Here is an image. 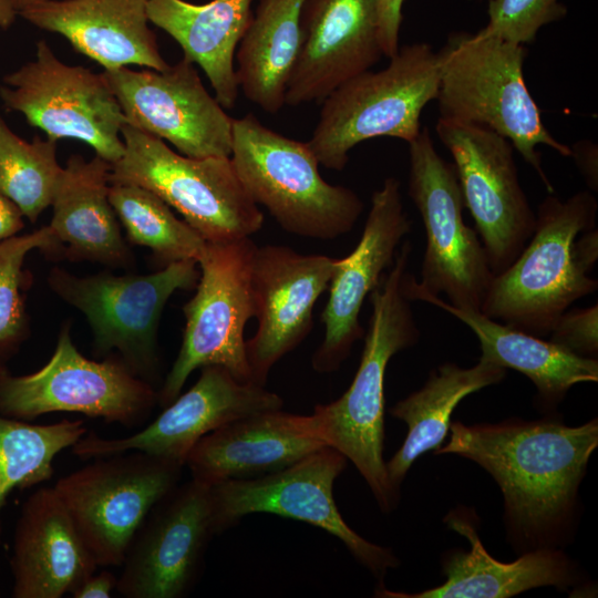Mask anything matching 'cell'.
<instances>
[{"instance_id":"14","label":"cell","mask_w":598,"mask_h":598,"mask_svg":"<svg viewBox=\"0 0 598 598\" xmlns=\"http://www.w3.org/2000/svg\"><path fill=\"white\" fill-rule=\"evenodd\" d=\"M0 97L49 138L83 141L111 164L124 154L127 120L103 73L63 63L43 40L33 61L3 76Z\"/></svg>"},{"instance_id":"34","label":"cell","mask_w":598,"mask_h":598,"mask_svg":"<svg viewBox=\"0 0 598 598\" xmlns=\"http://www.w3.org/2000/svg\"><path fill=\"white\" fill-rule=\"evenodd\" d=\"M60 247L50 226L0 240V359L11 354L29 333L22 293L27 255L34 249L52 252Z\"/></svg>"},{"instance_id":"26","label":"cell","mask_w":598,"mask_h":598,"mask_svg":"<svg viewBox=\"0 0 598 598\" xmlns=\"http://www.w3.org/2000/svg\"><path fill=\"white\" fill-rule=\"evenodd\" d=\"M404 292L411 301L437 307L466 324L480 341L481 360L526 375L537 390L544 408H555L578 383L598 381V361L576 355L558 344L498 322L480 310L456 308L440 296L416 286L410 271Z\"/></svg>"},{"instance_id":"1","label":"cell","mask_w":598,"mask_h":598,"mask_svg":"<svg viewBox=\"0 0 598 598\" xmlns=\"http://www.w3.org/2000/svg\"><path fill=\"white\" fill-rule=\"evenodd\" d=\"M436 454H456L492 475L504 497L512 540L525 548L555 547L573 522L578 488L598 445L594 419L578 426L558 420H509L450 425Z\"/></svg>"},{"instance_id":"25","label":"cell","mask_w":598,"mask_h":598,"mask_svg":"<svg viewBox=\"0 0 598 598\" xmlns=\"http://www.w3.org/2000/svg\"><path fill=\"white\" fill-rule=\"evenodd\" d=\"M445 522L463 535L471 549L454 550L443 560L446 580L420 592L392 591L380 582L375 596L386 598H507L526 590L554 586L566 589L576 581L573 561L555 547L527 550L511 563L493 558L484 548L472 516L463 509L450 513Z\"/></svg>"},{"instance_id":"39","label":"cell","mask_w":598,"mask_h":598,"mask_svg":"<svg viewBox=\"0 0 598 598\" xmlns=\"http://www.w3.org/2000/svg\"><path fill=\"white\" fill-rule=\"evenodd\" d=\"M117 577L109 570L91 575L73 594L74 598H109L116 589Z\"/></svg>"},{"instance_id":"24","label":"cell","mask_w":598,"mask_h":598,"mask_svg":"<svg viewBox=\"0 0 598 598\" xmlns=\"http://www.w3.org/2000/svg\"><path fill=\"white\" fill-rule=\"evenodd\" d=\"M148 0H44L19 12L31 24L64 37L105 70L135 64L156 71L169 64L148 27Z\"/></svg>"},{"instance_id":"9","label":"cell","mask_w":598,"mask_h":598,"mask_svg":"<svg viewBox=\"0 0 598 598\" xmlns=\"http://www.w3.org/2000/svg\"><path fill=\"white\" fill-rule=\"evenodd\" d=\"M250 237L207 243L198 259L196 292L183 307L185 328L177 358L158 391L162 406L172 403L193 371L220 365L238 381L252 382L244 330L255 316Z\"/></svg>"},{"instance_id":"32","label":"cell","mask_w":598,"mask_h":598,"mask_svg":"<svg viewBox=\"0 0 598 598\" xmlns=\"http://www.w3.org/2000/svg\"><path fill=\"white\" fill-rule=\"evenodd\" d=\"M85 433L83 420L39 425L0 415V513L12 489L49 481L54 457Z\"/></svg>"},{"instance_id":"38","label":"cell","mask_w":598,"mask_h":598,"mask_svg":"<svg viewBox=\"0 0 598 598\" xmlns=\"http://www.w3.org/2000/svg\"><path fill=\"white\" fill-rule=\"evenodd\" d=\"M575 163L591 190L598 189V147L590 140H580L570 146Z\"/></svg>"},{"instance_id":"40","label":"cell","mask_w":598,"mask_h":598,"mask_svg":"<svg viewBox=\"0 0 598 598\" xmlns=\"http://www.w3.org/2000/svg\"><path fill=\"white\" fill-rule=\"evenodd\" d=\"M20 208L0 189V240L16 236L24 226Z\"/></svg>"},{"instance_id":"41","label":"cell","mask_w":598,"mask_h":598,"mask_svg":"<svg viewBox=\"0 0 598 598\" xmlns=\"http://www.w3.org/2000/svg\"><path fill=\"white\" fill-rule=\"evenodd\" d=\"M18 12L7 0H0V28H9L16 20Z\"/></svg>"},{"instance_id":"6","label":"cell","mask_w":598,"mask_h":598,"mask_svg":"<svg viewBox=\"0 0 598 598\" xmlns=\"http://www.w3.org/2000/svg\"><path fill=\"white\" fill-rule=\"evenodd\" d=\"M440 56L427 43L399 48L389 64L352 78L321 102L307 142L320 165L342 171L349 152L367 140L389 136L408 144L421 132L420 117L435 100Z\"/></svg>"},{"instance_id":"15","label":"cell","mask_w":598,"mask_h":598,"mask_svg":"<svg viewBox=\"0 0 598 598\" xmlns=\"http://www.w3.org/2000/svg\"><path fill=\"white\" fill-rule=\"evenodd\" d=\"M439 140L451 153L460 188L494 275L506 269L536 224L518 179L512 143L477 124L439 118Z\"/></svg>"},{"instance_id":"8","label":"cell","mask_w":598,"mask_h":598,"mask_svg":"<svg viewBox=\"0 0 598 598\" xmlns=\"http://www.w3.org/2000/svg\"><path fill=\"white\" fill-rule=\"evenodd\" d=\"M196 266L194 260H181L148 275L103 271L85 277L53 267L48 285L85 316L96 357L116 351L133 373L154 385L159 375L157 331L162 312L176 290L196 287Z\"/></svg>"},{"instance_id":"19","label":"cell","mask_w":598,"mask_h":598,"mask_svg":"<svg viewBox=\"0 0 598 598\" xmlns=\"http://www.w3.org/2000/svg\"><path fill=\"white\" fill-rule=\"evenodd\" d=\"M410 231L411 220L404 210L401 183L388 177L371 196L355 248L347 257L337 259L328 301L321 312L323 340L311 360L315 371H337L353 344L363 338L364 329L359 321L363 302L393 265L399 245Z\"/></svg>"},{"instance_id":"21","label":"cell","mask_w":598,"mask_h":598,"mask_svg":"<svg viewBox=\"0 0 598 598\" xmlns=\"http://www.w3.org/2000/svg\"><path fill=\"white\" fill-rule=\"evenodd\" d=\"M301 43L286 104L321 103L383 55L378 0H305Z\"/></svg>"},{"instance_id":"35","label":"cell","mask_w":598,"mask_h":598,"mask_svg":"<svg viewBox=\"0 0 598 598\" xmlns=\"http://www.w3.org/2000/svg\"><path fill=\"white\" fill-rule=\"evenodd\" d=\"M487 13L480 33L525 45L542 27L563 19L567 9L558 0H488Z\"/></svg>"},{"instance_id":"28","label":"cell","mask_w":598,"mask_h":598,"mask_svg":"<svg viewBox=\"0 0 598 598\" xmlns=\"http://www.w3.org/2000/svg\"><path fill=\"white\" fill-rule=\"evenodd\" d=\"M252 0H148L150 22L168 33L182 48L184 59L198 64L215 97L233 109L239 95L235 55L251 20Z\"/></svg>"},{"instance_id":"13","label":"cell","mask_w":598,"mask_h":598,"mask_svg":"<svg viewBox=\"0 0 598 598\" xmlns=\"http://www.w3.org/2000/svg\"><path fill=\"white\" fill-rule=\"evenodd\" d=\"M343 454L323 446L268 475L210 485L213 514L220 534L250 514H274L300 520L337 537L353 558L381 580L400 564L391 549L357 534L341 516L333 484L347 466Z\"/></svg>"},{"instance_id":"3","label":"cell","mask_w":598,"mask_h":598,"mask_svg":"<svg viewBox=\"0 0 598 598\" xmlns=\"http://www.w3.org/2000/svg\"><path fill=\"white\" fill-rule=\"evenodd\" d=\"M411 251L410 240L403 241L393 265L369 295L372 311L350 386L308 415L315 435L354 464L384 513L392 512L400 497L390 486L383 458L385 371L394 354L420 338L412 301L404 292Z\"/></svg>"},{"instance_id":"4","label":"cell","mask_w":598,"mask_h":598,"mask_svg":"<svg viewBox=\"0 0 598 598\" xmlns=\"http://www.w3.org/2000/svg\"><path fill=\"white\" fill-rule=\"evenodd\" d=\"M526 55L524 45L494 35L452 33L439 51L435 100L440 118L482 125L507 138L553 194L536 146H549L565 157H570L571 150L542 121L524 78Z\"/></svg>"},{"instance_id":"17","label":"cell","mask_w":598,"mask_h":598,"mask_svg":"<svg viewBox=\"0 0 598 598\" xmlns=\"http://www.w3.org/2000/svg\"><path fill=\"white\" fill-rule=\"evenodd\" d=\"M127 124L169 142L179 154L230 157L233 122L184 58L164 71L104 70Z\"/></svg>"},{"instance_id":"29","label":"cell","mask_w":598,"mask_h":598,"mask_svg":"<svg viewBox=\"0 0 598 598\" xmlns=\"http://www.w3.org/2000/svg\"><path fill=\"white\" fill-rule=\"evenodd\" d=\"M505 377L506 369L481 359L471 368L444 363L430 373L421 389L391 408V415L408 426L403 444L385 462L390 486L398 495L412 464L422 454L441 447L457 404L467 395L499 383Z\"/></svg>"},{"instance_id":"10","label":"cell","mask_w":598,"mask_h":598,"mask_svg":"<svg viewBox=\"0 0 598 598\" xmlns=\"http://www.w3.org/2000/svg\"><path fill=\"white\" fill-rule=\"evenodd\" d=\"M409 196L426 239L416 286L443 293L456 308L481 311L494 274L478 234L464 221L455 167L439 154L426 127L409 143Z\"/></svg>"},{"instance_id":"37","label":"cell","mask_w":598,"mask_h":598,"mask_svg":"<svg viewBox=\"0 0 598 598\" xmlns=\"http://www.w3.org/2000/svg\"><path fill=\"white\" fill-rule=\"evenodd\" d=\"M403 0H378L379 40L384 56L392 58L399 50Z\"/></svg>"},{"instance_id":"2","label":"cell","mask_w":598,"mask_h":598,"mask_svg":"<svg viewBox=\"0 0 598 598\" xmlns=\"http://www.w3.org/2000/svg\"><path fill=\"white\" fill-rule=\"evenodd\" d=\"M597 210L589 190L567 199L548 195L538 205L524 249L494 275L481 312L523 332L548 337L575 301L598 288V280L589 276L598 258Z\"/></svg>"},{"instance_id":"12","label":"cell","mask_w":598,"mask_h":598,"mask_svg":"<svg viewBox=\"0 0 598 598\" xmlns=\"http://www.w3.org/2000/svg\"><path fill=\"white\" fill-rule=\"evenodd\" d=\"M96 460L53 486L99 566H121L153 506L179 482L183 465L140 451Z\"/></svg>"},{"instance_id":"20","label":"cell","mask_w":598,"mask_h":598,"mask_svg":"<svg viewBox=\"0 0 598 598\" xmlns=\"http://www.w3.org/2000/svg\"><path fill=\"white\" fill-rule=\"evenodd\" d=\"M336 262L280 245L256 247L251 291L258 327L245 343L252 382L265 386L271 368L309 334L315 305L328 289Z\"/></svg>"},{"instance_id":"7","label":"cell","mask_w":598,"mask_h":598,"mask_svg":"<svg viewBox=\"0 0 598 598\" xmlns=\"http://www.w3.org/2000/svg\"><path fill=\"white\" fill-rule=\"evenodd\" d=\"M121 135L125 150L112 164L110 184H131L154 193L207 243L246 238L261 229L264 214L230 157H188L128 124Z\"/></svg>"},{"instance_id":"31","label":"cell","mask_w":598,"mask_h":598,"mask_svg":"<svg viewBox=\"0 0 598 598\" xmlns=\"http://www.w3.org/2000/svg\"><path fill=\"white\" fill-rule=\"evenodd\" d=\"M109 200L127 239L152 250L163 267L181 260L198 261L207 241L154 193L131 184H110Z\"/></svg>"},{"instance_id":"22","label":"cell","mask_w":598,"mask_h":598,"mask_svg":"<svg viewBox=\"0 0 598 598\" xmlns=\"http://www.w3.org/2000/svg\"><path fill=\"white\" fill-rule=\"evenodd\" d=\"M323 446L308 415L270 410L206 434L190 450L185 466L192 478L210 486L276 473Z\"/></svg>"},{"instance_id":"5","label":"cell","mask_w":598,"mask_h":598,"mask_svg":"<svg viewBox=\"0 0 598 598\" xmlns=\"http://www.w3.org/2000/svg\"><path fill=\"white\" fill-rule=\"evenodd\" d=\"M230 158L251 199L293 235L336 239L351 231L363 212L355 192L321 177L307 142L267 127L251 113L234 118Z\"/></svg>"},{"instance_id":"16","label":"cell","mask_w":598,"mask_h":598,"mask_svg":"<svg viewBox=\"0 0 598 598\" xmlns=\"http://www.w3.org/2000/svg\"><path fill=\"white\" fill-rule=\"evenodd\" d=\"M218 535L210 486L190 478L150 511L134 534L117 577L126 598H182L196 584L210 539Z\"/></svg>"},{"instance_id":"23","label":"cell","mask_w":598,"mask_h":598,"mask_svg":"<svg viewBox=\"0 0 598 598\" xmlns=\"http://www.w3.org/2000/svg\"><path fill=\"white\" fill-rule=\"evenodd\" d=\"M97 567L54 488L37 489L24 503L16 528L12 596L72 595Z\"/></svg>"},{"instance_id":"27","label":"cell","mask_w":598,"mask_h":598,"mask_svg":"<svg viewBox=\"0 0 598 598\" xmlns=\"http://www.w3.org/2000/svg\"><path fill=\"white\" fill-rule=\"evenodd\" d=\"M111 169L112 164L96 155L90 161L72 155L53 197L49 226L65 246L66 258L130 268L134 256L109 200Z\"/></svg>"},{"instance_id":"33","label":"cell","mask_w":598,"mask_h":598,"mask_svg":"<svg viewBox=\"0 0 598 598\" xmlns=\"http://www.w3.org/2000/svg\"><path fill=\"white\" fill-rule=\"evenodd\" d=\"M63 168L56 141L35 136L31 143L14 134L0 115V189L30 221L52 205Z\"/></svg>"},{"instance_id":"43","label":"cell","mask_w":598,"mask_h":598,"mask_svg":"<svg viewBox=\"0 0 598 598\" xmlns=\"http://www.w3.org/2000/svg\"><path fill=\"white\" fill-rule=\"evenodd\" d=\"M7 373V371L4 370V368L2 365H0V379Z\"/></svg>"},{"instance_id":"30","label":"cell","mask_w":598,"mask_h":598,"mask_svg":"<svg viewBox=\"0 0 598 598\" xmlns=\"http://www.w3.org/2000/svg\"><path fill=\"white\" fill-rule=\"evenodd\" d=\"M305 0H259L236 51L240 91L269 114L286 104L289 78L301 43Z\"/></svg>"},{"instance_id":"11","label":"cell","mask_w":598,"mask_h":598,"mask_svg":"<svg viewBox=\"0 0 598 598\" xmlns=\"http://www.w3.org/2000/svg\"><path fill=\"white\" fill-rule=\"evenodd\" d=\"M158 402L154 385L115 355L85 358L74 346L70 326L60 330L52 357L37 372L0 379V415L32 420L51 412H76L132 427L142 424Z\"/></svg>"},{"instance_id":"42","label":"cell","mask_w":598,"mask_h":598,"mask_svg":"<svg viewBox=\"0 0 598 598\" xmlns=\"http://www.w3.org/2000/svg\"><path fill=\"white\" fill-rule=\"evenodd\" d=\"M11 7L18 12L22 11L23 9L31 7L33 4H37L39 2H42L44 0H7Z\"/></svg>"},{"instance_id":"18","label":"cell","mask_w":598,"mask_h":598,"mask_svg":"<svg viewBox=\"0 0 598 598\" xmlns=\"http://www.w3.org/2000/svg\"><path fill=\"white\" fill-rule=\"evenodd\" d=\"M282 406V398L265 386L238 381L220 365H206L196 383L143 430L121 439L91 433L71 447L74 455L84 460L140 451L185 466L190 450L206 434L245 416Z\"/></svg>"},{"instance_id":"36","label":"cell","mask_w":598,"mask_h":598,"mask_svg":"<svg viewBox=\"0 0 598 598\" xmlns=\"http://www.w3.org/2000/svg\"><path fill=\"white\" fill-rule=\"evenodd\" d=\"M549 341L584 358L598 354V306L574 308L565 311L550 333Z\"/></svg>"}]
</instances>
